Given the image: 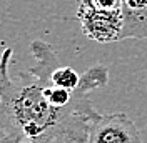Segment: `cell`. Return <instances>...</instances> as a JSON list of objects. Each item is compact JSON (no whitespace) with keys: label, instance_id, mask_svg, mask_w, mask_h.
<instances>
[{"label":"cell","instance_id":"5b68a950","mask_svg":"<svg viewBox=\"0 0 147 143\" xmlns=\"http://www.w3.org/2000/svg\"><path fill=\"white\" fill-rule=\"evenodd\" d=\"M49 80L52 82V85L59 87V88L65 90H77L82 83V73L75 72L72 67H64L60 65V62H57L52 65V68L49 72Z\"/></svg>","mask_w":147,"mask_h":143},{"label":"cell","instance_id":"8992f818","mask_svg":"<svg viewBox=\"0 0 147 143\" xmlns=\"http://www.w3.org/2000/svg\"><path fill=\"white\" fill-rule=\"evenodd\" d=\"M77 7L114 12V10H122V0H77Z\"/></svg>","mask_w":147,"mask_h":143},{"label":"cell","instance_id":"277c9868","mask_svg":"<svg viewBox=\"0 0 147 143\" xmlns=\"http://www.w3.org/2000/svg\"><path fill=\"white\" fill-rule=\"evenodd\" d=\"M122 40L147 38V0H122Z\"/></svg>","mask_w":147,"mask_h":143},{"label":"cell","instance_id":"3957f363","mask_svg":"<svg viewBox=\"0 0 147 143\" xmlns=\"http://www.w3.org/2000/svg\"><path fill=\"white\" fill-rule=\"evenodd\" d=\"M87 143H142V135L127 113H109L90 125Z\"/></svg>","mask_w":147,"mask_h":143},{"label":"cell","instance_id":"6da1fadb","mask_svg":"<svg viewBox=\"0 0 147 143\" xmlns=\"http://www.w3.org/2000/svg\"><path fill=\"white\" fill-rule=\"evenodd\" d=\"M12 48L0 65V143H87L89 128L100 116L90 98L60 108L45 92V82L30 72L10 77Z\"/></svg>","mask_w":147,"mask_h":143},{"label":"cell","instance_id":"7a4b0ae2","mask_svg":"<svg viewBox=\"0 0 147 143\" xmlns=\"http://www.w3.org/2000/svg\"><path fill=\"white\" fill-rule=\"evenodd\" d=\"M77 18L84 35L99 43H112L122 40L124 18L122 10L104 12L77 7Z\"/></svg>","mask_w":147,"mask_h":143}]
</instances>
